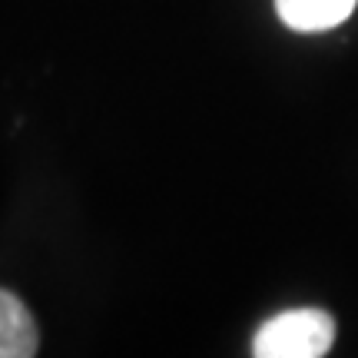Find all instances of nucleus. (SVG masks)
Instances as JSON below:
<instances>
[{"instance_id":"2","label":"nucleus","mask_w":358,"mask_h":358,"mask_svg":"<svg viewBox=\"0 0 358 358\" xmlns=\"http://www.w3.org/2000/svg\"><path fill=\"white\" fill-rule=\"evenodd\" d=\"M40 348L37 322L13 292L0 289V358H30Z\"/></svg>"},{"instance_id":"1","label":"nucleus","mask_w":358,"mask_h":358,"mask_svg":"<svg viewBox=\"0 0 358 358\" xmlns=\"http://www.w3.org/2000/svg\"><path fill=\"white\" fill-rule=\"evenodd\" d=\"M335 345V319L322 308H292L262 325L252 338L259 358H319Z\"/></svg>"},{"instance_id":"3","label":"nucleus","mask_w":358,"mask_h":358,"mask_svg":"<svg viewBox=\"0 0 358 358\" xmlns=\"http://www.w3.org/2000/svg\"><path fill=\"white\" fill-rule=\"evenodd\" d=\"M275 10L299 34H319L348 20L355 0H275Z\"/></svg>"}]
</instances>
